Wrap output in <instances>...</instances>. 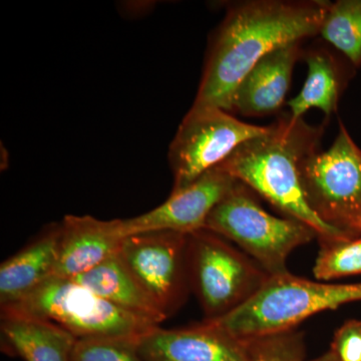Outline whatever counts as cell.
<instances>
[{
    "instance_id": "e0dca14e",
    "label": "cell",
    "mask_w": 361,
    "mask_h": 361,
    "mask_svg": "<svg viewBox=\"0 0 361 361\" xmlns=\"http://www.w3.org/2000/svg\"><path fill=\"white\" fill-rule=\"evenodd\" d=\"M307 63V78L302 90L287 103L292 120L303 118L311 109H319L327 118L336 113L345 85L341 63L324 47L303 51Z\"/></svg>"
},
{
    "instance_id": "7a4b0ae2",
    "label": "cell",
    "mask_w": 361,
    "mask_h": 361,
    "mask_svg": "<svg viewBox=\"0 0 361 361\" xmlns=\"http://www.w3.org/2000/svg\"><path fill=\"white\" fill-rule=\"evenodd\" d=\"M322 128L290 115L281 116L265 134L240 145L220 167L271 205L314 230L319 240L355 239L323 222L308 205L300 180L301 161L319 149Z\"/></svg>"
},
{
    "instance_id": "277c9868",
    "label": "cell",
    "mask_w": 361,
    "mask_h": 361,
    "mask_svg": "<svg viewBox=\"0 0 361 361\" xmlns=\"http://www.w3.org/2000/svg\"><path fill=\"white\" fill-rule=\"evenodd\" d=\"M1 312L32 316L66 330L77 341L135 342L159 325L104 300L73 279L51 277Z\"/></svg>"
},
{
    "instance_id": "cb8c5ba5",
    "label": "cell",
    "mask_w": 361,
    "mask_h": 361,
    "mask_svg": "<svg viewBox=\"0 0 361 361\" xmlns=\"http://www.w3.org/2000/svg\"><path fill=\"white\" fill-rule=\"evenodd\" d=\"M360 236H361V226H360Z\"/></svg>"
},
{
    "instance_id": "ffe728a7",
    "label": "cell",
    "mask_w": 361,
    "mask_h": 361,
    "mask_svg": "<svg viewBox=\"0 0 361 361\" xmlns=\"http://www.w3.org/2000/svg\"><path fill=\"white\" fill-rule=\"evenodd\" d=\"M246 341L248 361H304L303 336L294 329Z\"/></svg>"
},
{
    "instance_id": "30bf717a",
    "label": "cell",
    "mask_w": 361,
    "mask_h": 361,
    "mask_svg": "<svg viewBox=\"0 0 361 361\" xmlns=\"http://www.w3.org/2000/svg\"><path fill=\"white\" fill-rule=\"evenodd\" d=\"M236 182L217 166L189 186L172 192L167 200L153 210L123 220L126 237L151 231L191 234L204 229L207 218Z\"/></svg>"
},
{
    "instance_id": "ac0fdd59",
    "label": "cell",
    "mask_w": 361,
    "mask_h": 361,
    "mask_svg": "<svg viewBox=\"0 0 361 361\" xmlns=\"http://www.w3.org/2000/svg\"><path fill=\"white\" fill-rule=\"evenodd\" d=\"M319 35L355 68H360L361 0L330 2Z\"/></svg>"
},
{
    "instance_id": "ba28073f",
    "label": "cell",
    "mask_w": 361,
    "mask_h": 361,
    "mask_svg": "<svg viewBox=\"0 0 361 361\" xmlns=\"http://www.w3.org/2000/svg\"><path fill=\"white\" fill-rule=\"evenodd\" d=\"M268 130L269 126L242 122L216 106H192L169 148L174 177L172 192L189 186L222 164L240 145Z\"/></svg>"
},
{
    "instance_id": "9a60e30c",
    "label": "cell",
    "mask_w": 361,
    "mask_h": 361,
    "mask_svg": "<svg viewBox=\"0 0 361 361\" xmlns=\"http://www.w3.org/2000/svg\"><path fill=\"white\" fill-rule=\"evenodd\" d=\"M2 349L25 361H71L77 339L54 323L1 312Z\"/></svg>"
},
{
    "instance_id": "8992f818",
    "label": "cell",
    "mask_w": 361,
    "mask_h": 361,
    "mask_svg": "<svg viewBox=\"0 0 361 361\" xmlns=\"http://www.w3.org/2000/svg\"><path fill=\"white\" fill-rule=\"evenodd\" d=\"M300 180L308 205L323 222L360 237L361 149L343 123L327 151L316 149L303 159Z\"/></svg>"
},
{
    "instance_id": "3957f363",
    "label": "cell",
    "mask_w": 361,
    "mask_h": 361,
    "mask_svg": "<svg viewBox=\"0 0 361 361\" xmlns=\"http://www.w3.org/2000/svg\"><path fill=\"white\" fill-rule=\"evenodd\" d=\"M361 301V283H318L290 273L269 275L258 290L222 317L212 320L242 339L258 338L293 330L306 318Z\"/></svg>"
},
{
    "instance_id": "5b68a950",
    "label": "cell",
    "mask_w": 361,
    "mask_h": 361,
    "mask_svg": "<svg viewBox=\"0 0 361 361\" xmlns=\"http://www.w3.org/2000/svg\"><path fill=\"white\" fill-rule=\"evenodd\" d=\"M204 229L234 242L269 275L288 273L291 252L318 238L310 226L266 212L239 180L213 209Z\"/></svg>"
},
{
    "instance_id": "7402d4cb",
    "label": "cell",
    "mask_w": 361,
    "mask_h": 361,
    "mask_svg": "<svg viewBox=\"0 0 361 361\" xmlns=\"http://www.w3.org/2000/svg\"><path fill=\"white\" fill-rule=\"evenodd\" d=\"M330 350L341 361H361V322L348 320L334 334Z\"/></svg>"
},
{
    "instance_id": "8fae6325",
    "label": "cell",
    "mask_w": 361,
    "mask_h": 361,
    "mask_svg": "<svg viewBox=\"0 0 361 361\" xmlns=\"http://www.w3.org/2000/svg\"><path fill=\"white\" fill-rule=\"evenodd\" d=\"M137 350L146 361H248L247 341L208 319L183 329L156 326L139 339Z\"/></svg>"
},
{
    "instance_id": "d6986e66",
    "label": "cell",
    "mask_w": 361,
    "mask_h": 361,
    "mask_svg": "<svg viewBox=\"0 0 361 361\" xmlns=\"http://www.w3.org/2000/svg\"><path fill=\"white\" fill-rule=\"evenodd\" d=\"M322 244L313 274L319 280L361 274V236L355 239L319 240Z\"/></svg>"
},
{
    "instance_id": "2e32d148",
    "label": "cell",
    "mask_w": 361,
    "mask_h": 361,
    "mask_svg": "<svg viewBox=\"0 0 361 361\" xmlns=\"http://www.w3.org/2000/svg\"><path fill=\"white\" fill-rule=\"evenodd\" d=\"M73 280L114 305L157 325L168 318L142 289L118 253Z\"/></svg>"
},
{
    "instance_id": "6da1fadb",
    "label": "cell",
    "mask_w": 361,
    "mask_h": 361,
    "mask_svg": "<svg viewBox=\"0 0 361 361\" xmlns=\"http://www.w3.org/2000/svg\"><path fill=\"white\" fill-rule=\"evenodd\" d=\"M330 1L247 0L228 6L207 51L193 106L232 111L235 92L258 61L291 44L317 37Z\"/></svg>"
},
{
    "instance_id": "9c48e42d",
    "label": "cell",
    "mask_w": 361,
    "mask_h": 361,
    "mask_svg": "<svg viewBox=\"0 0 361 361\" xmlns=\"http://www.w3.org/2000/svg\"><path fill=\"white\" fill-rule=\"evenodd\" d=\"M188 235L137 233L126 237L118 252L142 289L167 317L182 305L187 294Z\"/></svg>"
},
{
    "instance_id": "4fadbf2b",
    "label": "cell",
    "mask_w": 361,
    "mask_h": 361,
    "mask_svg": "<svg viewBox=\"0 0 361 361\" xmlns=\"http://www.w3.org/2000/svg\"><path fill=\"white\" fill-rule=\"evenodd\" d=\"M303 51L302 42H291L258 61L237 87L232 111L247 116L277 113L285 103L294 66Z\"/></svg>"
},
{
    "instance_id": "52a82bcc",
    "label": "cell",
    "mask_w": 361,
    "mask_h": 361,
    "mask_svg": "<svg viewBox=\"0 0 361 361\" xmlns=\"http://www.w3.org/2000/svg\"><path fill=\"white\" fill-rule=\"evenodd\" d=\"M188 266L206 319L236 310L269 276L255 261L207 229L188 235Z\"/></svg>"
},
{
    "instance_id": "603a6c76",
    "label": "cell",
    "mask_w": 361,
    "mask_h": 361,
    "mask_svg": "<svg viewBox=\"0 0 361 361\" xmlns=\"http://www.w3.org/2000/svg\"><path fill=\"white\" fill-rule=\"evenodd\" d=\"M312 361H341L337 358V356L332 353L331 350L329 351V353H325L324 355L320 356V357L316 358V360Z\"/></svg>"
},
{
    "instance_id": "7c38bea8",
    "label": "cell",
    "mask_w": 361,
    "mask_h": 361,
    "mask_svg": "<svg viewBox=\"0 0 361 361\" xmlns=\"http://www.w3.org/2000/svg\"><path fill=\"white\" fill-rule=\"evenodd\" d=\"M61 224L58 263L54 276L75 279L120 252L123 220L66 215Z\"/></svg>"
},
{
    "instance_id": "44dd1931",
    "label": "cell",
    "mask_w": 361,
    "mask_h": 361,
    "mask_svg": "<svg viewBox=\"0 0 361 361\" xmlns=\"http://www.w3.org/2000/svg\"><path fill=\"white\" fill-rule=\"evenodd\" d=\"M71 361H146L137 350L135 342L114 339L77 341Z\"/></svg>"
},
{
    "instance_id": "5bb4252c",
    "label": "cell",
    "mask_w": 361,
    "mask_h": 361,
    "mask_svg": "<svg viewBox=\"0 0 361 361\" xmlns=\"http://www.w3.org/2000/svg\"><path fill=\"white\" fill-rule=\"evenodd\" d=\"M61 223H54L0 266V305L14 302L54 276Z\"/></svg>"
}]
</instances>
